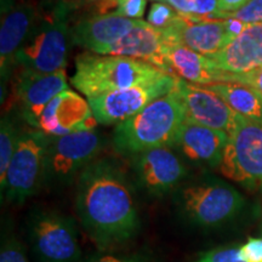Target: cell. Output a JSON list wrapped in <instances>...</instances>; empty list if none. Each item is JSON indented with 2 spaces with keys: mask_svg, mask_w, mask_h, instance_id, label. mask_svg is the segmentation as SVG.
Instances as JSON below:
<instances>
[{
  "mask_svg": "<svg viewBox=\"0 0 262 262\" xmlns=\"http://www.w3.org/2000/svg\"><path fill=\"white\" fill-rule=\"evenodd\" d=\"M249 0H217L219 9L221 12L229 14V12H234L247 4Z\"/></svg>",
  "mask_w": 262,
  "mask_h": 262,
  "instance_id": "33",
  "label": "cell"
},
{
  "mask_svg": "<svg viewBox=\"0 0 262 262\" xmlns=\"http://www.w3.org/2000/svg\"><path fill=\"white\" fill-rule=\"evenodd\" d=\"M70 2H75V0H63L64 4H70ZM80 2H84V0H80Z\"/></svg>",
  "mask_w": 262,
  "mask_h": 262,
  "instance_id": "34",
  "label": "cell"
},
{
  "mask_svg": "<svg viewBox=\"0 0 262 262\" xmlns=\"http://www.w3.org/2000/svg\"><path fill=\"white\" fill-rule=\"evenodd\" d=\"M235 18L245 25H261L262 24V0H249L243 8L237 11L225 14L222 12V19Z\"/></svg>",
  "mask_w": 262,
  "mask_h": 262,
  "instance_id": "26",
  "label": "cell"
},
{
  "mask_svg": "<svg viewBox=\"0 0 262 262\" xmlns=\"http://www.w3.org/2000/svg\"><path fill=\"white\" fill-rule=\"evenodd\" d=\"M104 141L96 130H84L70 135L49 136L47 148V181L70 183L95 162Z\"/></svg>",
  "mask_w": 262,
  "mask_h": 262,
  "instance_id": "9",
  "label": "cell"
},
{
  "mask_svg": "<svg viewBox=\"0 0 262 262\" xmlns=\"http://www.w3.org/2000/svg\"><path fill=\"white\" fill-rule=\"evenodd\" d=\"M70 6L57 5L50 14L40 18L31 37L16 54V63L24 70L54 73L64 70L71 40L68 26Z\"/></svg>",
  "mask_w": 262,
  "mask_h": 262,
  "instance_id": "4",
  "label": "cell"
},
{
  "mask_svg": "<svg viewBox=\"0 0 262 262\" xmlns=\"http://www.w3.org/2000/svg\"><path fill=\"white\" fill-rule=\"evenodd\" d=\"M80 262H153L147 255L143 254H114L101 253L90 255Z\"/></svg>",
  "mask_w": 262,
  "mask_h": 262,
  "instance_id": "29",
  "label": "cell"
},
{
  "mask_svg": "<svg viewBox=\"0 0 262 262\" xmlns=\"http://www.w3.org/2000/svg\"><path fill=\"white\" fill-rule=\"evenodd\" d=\"M19 134L15 124L8 117L2 119L0 124V183L4 182L6 171L15 155L17 147Z\"/></svg>",
  "mask_w": 262,
  "mask_h": 262,
  "instance_id": "23",
  "label": "cell"
},
{
  "mask_svg": "<svg viewBox=\"0 0 262 262\" xmlns=\"http://www.w3.org/2000/svg\"><path fill=\"white\" fill-rule=\"evenodd\" d=\"M39 21L38 10L29 3L3 4L0 25V68L2 83L9 79L16 63V54L24 47Z\"/></svg>",
  "mask_w": 262,
  "mask_h": 262,
  "instance_id": "15",
  "label": "cell"
},
{
  "mask_svg": "<svg viewBox=\"0 0 262 262\" xmlns=\"http://www.w3.org/2000/svg\"><path fill=\"white\" fill-rule=\"evenodd\" d=\"M187 120L182 98L173 89L145 110L116 125L113 145L120 155L137 156L159 147H173Z\"/></svg>",
  "mask_w": 262,
  "mask_h": 262,
  "instance_id": "2",
  "label": "cell"
},
{
  "mask_svg": "<svg viewBox=\"0 0 262 262\" xmlns=\"http://www.w3.org/2000/svg\"><path fill=\"white\" fill-rule=\"evenodd\" d=\"M164 31L171 42H179L206 57L215 56L234 40L226 19L195 18L179 14L175 22Z\"/></svg>",
  "mask_w": 262,
  "mask_h": 262,
  "instance_id": "13",
  "label": "cell"
},
{
  "mask_svg": "<svg viewBox=\"0 0 262 262\" xmlns=\"http://www.w3.org/2000/svg\"><path fill=\"white\" fill-rule=\"evenodd\" d=\"M77 214L101 251L127 243L139 233L141 220L125 173L110 159H96L78 176Z\"/></svg>",
  "mask_w": 262,
  "mask_h": 262,
  "instance_id": "1",
  "label": "cell"
},
{
  "mask_svg": "<svg viewBox=\"0 0 262 262\" xmlns=\"http://www.w3.org/2000/svg\"><path fill=\"white\" fill-rule=\"evenodd\" d=\"M0 262H29L25 245L19 239L12 235L3 239Z\"/></svg>",
  "mask_w": 262,
  "mask_h": 262,
  "instance_id": "27",
  "label": "cell"
},
{
  "mask_svg": "<svg viewBox=\"0 0 262 262\" xmlns=\"http://www.w3.org/2000/svg\"><path fill=\"white\" fill-rule=\"evenodd\" d=\"M140 19H130L113 12L80 19L71 28L72 44L89 52L103 55L108 48L123 39Z\"/></svg>",
  "mask_w": 262,
  "mask_h": 262,
  "instance_id": "16",
  "label": "cell"
},
{
  "mask_svg": "<svg viewBox=\"0 0 262 262\" xmlns=\"http://www.w3.org/2000/svg\"><path fill=\"white\" fill-rule=\"evenodd\" d=\"M180 210L195 227L216 228L237 217L245 205L244 196L222 181H203L181 191Z\"/></svg>",
  "mask_w": 262,
  "mask_h": 262,
  "instance_id": "5",
  "label": "cell"
},
{
  "mask_svg": "<svg viewBox=\"0 0 262 262\" xmlns=\"http://www.w3.org/2000/svg\"><path fill=\"white\" fill-rule=\"evenodd\" d=\"M228 83H241L248 86L253 88L262 96V66L256 70L247 72L242 74H232L229 73Z\"/></svg>",
  "mask_w": 262,
  "mask_h": 262,
  "instance_id": "30",
  "label": "cell"
},
{
  "mask_svg": "<svg viewBox=\"0 0 262 262\" xmlns=\"http://www.w3.org/2000/svg\"><path fill=\"white\" fill-rule=\"evenodd\" d=\"M28 242L37 262H80L77 222L52 210L35 212L28 224Z\"/></svg>",
  "mask_w": 262,
  "mask_h": 262,
  "instance_id": "7",
  "label": "cell"
},
{
  "mask_svg": "<svg viewBox=\"0 0 262 262\" xmlns=\"http://www.w3.org/2000/svg\"><path fill=\"white\" fill-rule=\"evenodd\" d=\"M175 81L176 75L165 74L158 79L86 100L98 124L118 125L171 91Z\"/></svg>",
  "mask_w": 262,
  "mask_h": 262,
  "instance_id": "10",
  "label": "cell"
},
{
  "mask_svg": "<svg viewBox=\"0 0 262 262\" xmlns=\"http://www.w3.org/2000/svg\"><path fill=\"white\" fill-rule=\"evenodd\" d=\"M169 74L194 85L228 83L229 73L219 70L210 57L203 56L179 42H170L164 52Z\"/></svg>",
  "mask_w": 262,
  "mask_h": 262,
  "instance_id": "19",
  "label": "cell"
},
{
  "mask_svg": "<svg viewBox=\"0 0 262 262\" xmlns=\"http://www.w3.org/2000/svg\"><path fill=\"white\" fill-rule=\"evenodd\" d=\"M241 257L244 262H262V238H249L241 245Z\"/></svg>",
  "mask_w": 262,
  "mask_h": 262,
  "instance_id": "31",
  "label": "cell"
},
{
  "mask_svg": "<svg viewBox=\"0 0 262 262\" xmlns=\"http://www.w3.org/2000/svg\"><path fill=\"white\" fill-rule=\"evenodd\" d=\"M175 89L182 98L187 120L229 134L234 130L239 116L214 91L176 77Z\"/></svg>",
  "mask_w": 262,
  "mask_h": 262,
  "instance_id": "12",
  "label": "cell"
},
{
  "mask_svg": "<svg viewBox=\"0 0 262 262\" xmlns=\"http://www.w3.org/2000/svg\"><path fill=\"white\" fill-rule=\"evenodd\" d=\"M49 136L41 131L21 134L15 155L0 183L2 198L22 204L34 195L47 181V148Z\"/></svg>",
  "mask_w": 262,
  "mask_h": 262,
  "instance_id": "6",
  "label": "cell"
},
{
  "mask_svg": "<svg viewBox=\"0 0 262 262\" xmlns=\"http://www.w3.org/2000/svg\"><path fill=\"white\" fill-rule=\"evenodd\" d=\"M227 142L228 135L224 131L186 120L175 146L192 162L219 168L224 159Z\"/></svg>",
  "mask_w": 262,
  "mask_h": 262,
  "instance_id": "20",
  "label": "cell"
},
{
  "mask_svg": "<svg viewBox=\"0 0 262 262\" xmlns=\"http://www.w3.org/2000/svg\"><path fill=\"white\" fill-rule=\"evenodd\" d=\"M114 6L113 14L130 19H140L145 15L147 0H111Z\"/></svg>",
  "mask_w": 262,
  "mask_h": 262,
  "instance_id": "28",
  "label": "cell"
},
{
  "mask_svg": "<svg viewBox=\"0 0 262 262\" xmlns=\"http://www.w3.org/2000/svg\"><path fill=\"white\" fill-rule=\"evenodd\" d=\"M221 173L250 191H262V124L241 117L228 135Z\"/></svg>",
  "mask_w": 262,
  "mask_h": 262,
  "instance_id": "8",
  "label": "cell"
},
{
  "mask_svg": "<svg viewBox=\"0 0 262 262\" xmlns=\"http://www.w3.org/2000/svg\"><path fill=\"white\" fill-rule=\"evenodd\" d=\"M202 86L217 94L239 116L262 124V96L253 88L241 83H216Z\"/></svg>",
  "mask_w": 262,
  "mask_h": 262,
  "instance_id": "22",
  "label": "cell"
},
{
  "mask_svg": "<svg viewBox=\"0 0 262 262\" xmlns=\"http://www.w3.org/2000/svg\"><path fill=\"white\" fill-rule=\"evenodd\" d=\"M28 124L51 137L93 130L97 120L88 100L72 90H64L51 100Z\"/></svg>",
  "mask_w": 262,
  "mask_h": 262,
  "instance_id": "11",
  "label": "cell"
},
{
  "mask_svg": "<svg viewBox=\"0 0 262 262\" xmlns=\"http://www.w3.org/2000/svg\"><path fill=\"white\" fill-rule=\"evenodd\" d=\"M178 15L179 12L169 4H165L164 2L153 3L147 15V22L158 29H165L175 22Z\"/></svg>",
  "mask_w": 262,
  "mask_h": 262,
  "instance_id": "24",
  "label": "cell"
},
{
  "mask_svg": "<svg viewBox=\"0 0 262 262\" xmlns=\"http://www.w3.org/2000/svg\"><path fill=\"white\" fill-rule=\"evenodd\" d=\"M171 6L173 10L180 15L193 17V8H194V0H164Z\"/></svg>",
  "mask_w": 262,
  "mask_h": 262,
  "instance_id": "32",
  "label": "cell"
},
{
  "mask_svg": "<svg viewBox=\"0 0 262 262\" xmlns=\"http://www.w3.org/2000/svg\"><path fill=\"white\" fill-rule=\"evenodd\" d=\"M135 172L139 185L149 195L163 196L178 187L187 169L171 147H159L136 156Z\"/></svg>",
  "mask_w": 262,
  "mask_h": 262,
  "instance_id": "14",
  "label": "cell"
},
{
  "mask_svg": "<svg viewBox=\"0 0 262 262\" xmlns=\"http://www.w3.org/2000/svg\"><path fill=\"white\" fill-rule=\"evenodd\" d=\"M194 262H244L241 257V245H224L199 254Z\"/></svg>",
  "mask_w": 262,
  "mask_h": 262,
  "instance_id": "25",
  "label": "cell"
},
{
  "mask_svg": "<svg viewBox=\"0 0 262 262\" xmlns=\"http://www.w3.org/2000/svg\"><path fill=\"white\" fill-rule=\"evenodd\" d=\"M158 2H164V0H158Z\"/></svg>",
  "mask_w": 262,
  "mask_h": 262,
  "instance_id": "35",
  "label": "cell"
},
{
  "mask_svg": "<svg viewBox=\"0 0 262 262\" xmlns=\"http://www.w3.org/2000/svg\"><path fill=\"white\" fill-rule=\"evenodd\" d=\"M165 74L169 73L136 58L84 52L75 58L71 83L86 98H93L158 79Z\"/></svg>",
  "mask_w": 262,
  "mask_h": 262,
  "instance_id": "3",
  "label": "cell"
},
{
  "mask_svg": "<svg viewBox=\"0 0 262 262\" xmlns=\"http://www.w3.org/2000/svg\"><path fill=\"white\" fill-rule=\"evenodd\" d=\"M219 70L242 74L262 66V24L248 25L224 50L210 57Z\"/></svg>",
  "mask_w": 262,
  "mask_h": 262,
  "instance_id": "21",
  "label": "cell"
},
{
  "mask_svg": "<svg viewBox=\"0 0 262 262\" xmlns=\"http://www.w3.org/2000/svg\"><path fill=\"white\" fill-rule=\"evenodd\" d=\"M68 89L64 70L54 73L22 70L15 84V96L29 123L51 100Z\"/></svg>",
  "mask_w": 262,
  "mask_h": 262,
  "instance_id": "17",
  "label": "cell"
},
{
  "mask_svg": "<svg viewBox=\"0 0 262 262\" xmlns=\"http://www.w3.org/2000/svg\"><path fill=\"white\" fill-rule=\"evenodd\" d=\"M169 44L170 40L164 29L153 27L148 22L140 19L134 29H131L123 39L108 48L103 55L136 58L148 62L168 73L164 61V52Z\"/></svg>",
  "mask_w": 262,
  "mask_h": 262,
  "instance_id": "18",
  "label": "cell"
}]
</instances>
